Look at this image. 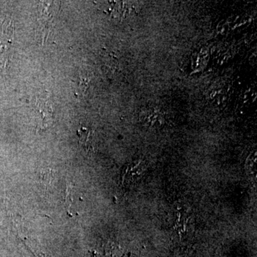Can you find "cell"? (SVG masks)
<instances>
[{
	"mask_svg": "<svg viewBox=\"0 0 257 257\" xmlns=\"http://www.w3.org/2000/svg\"><path fill=\"white\" fill-rule=\"evenodd\" d=\"M145 170L146 167L142 162L128 166L123 175V182L127 185L136 183L143 177Z\"/></svg>",
	"mask_w": 257,
	"mask_h": 257,
	"instance_id": "obj_2",
	"label": "cell"
},
{
	"mask_svg": "<svg viewBox=\"0 0 257 257\" xmlns=\"http://www.w3.org/2000/svg\"><path fill=\"white\" fill-rule=\"evenodd\" d=\"M13 35L14 28L11 21H0V69H5L8 64Z\"/></svg>",
	"mask_w": 257,
	"mask_h": 257,
	"instance_id": "obj_1",
	"label": "cell"
},
{
	"mask_svg": "<svg viewBox=\"0 0 257 257\" xmlns=\"http://www.w3.org/2000/svg\"><path fill=\"white\" fill-rule=\"evenodd\" d=\"M79 141L82 143V145L84 148L87 149V147L92 144V134L86 128H81L78 131Z\"/></svg>",
	"mask_w": 257,
	"mask_h": 257,
	"instance_id": "obj_3",
	"label": "cell"
}]
</instances>
